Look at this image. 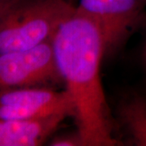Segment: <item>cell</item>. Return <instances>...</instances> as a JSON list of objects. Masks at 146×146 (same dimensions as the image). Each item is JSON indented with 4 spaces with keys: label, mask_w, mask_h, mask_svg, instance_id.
Here are the masks:
<instances>
[{
    "label": "cell",
    "mask_w": 146,
    "mask_h": 146,
    "mask_svg": "<svg viewBox=\"0 0 146 146\" xmlns=\"http://www.w3.org/2000/svg\"><path fill=\"white\" fill-rule=\"evenodd\" d=\"M52 45L84 146L116 145L100 78L105 50L99 29L75 8L58 29Z\"/></svg>",
    "instance_id": "obj_1"
},
{
    "label": "cell",
    "mask_w": 146,
    "mask_h": 146,
    "mask_svg": "<svg viewBox=\"0 0 146 146\" xmlns=\"http://www.w3.org/2000/svg\"><path fill=\"white\" fill-rule=\"evenodd\" d=\"M75 8L69 0H8L0 8V54L52 41Z\"/></svg>",
    "instance_id": "obj_2"
},
{
    "label": "cell",
    "mask_w": 146,
    "mask_h": 146,
    "mask_svg": "<svg viewBox=\"0 0 146 146\" xmlns=\"http://www.w3.org/2000/svg\"><path fill=\"white\" fill-rule=\"evenodd\" d=\"M63 83L52 41L28 50L0 54V92Z\"/></svg>",
    "instance_id": "obj_3"
},
{
    "label": "cell",
    "mask_w": 146,
    "mask_h": 146,
    "mask_svg": "<svg viewBox=\"0 0 146 146\" xmlns=\"http://www.w3.org/2000/svg\"><path fill=\"white\" fill-rule=\"evenodd\" d=\"M145 0H78L76 9L99 29L105 55L116 52L145 18Z\"/></svg>",
    "instance_id": "obj_4"
},
{
    "label": "cell",
    "mask_w": 146,
    "mask_h": 146,
    "mask_svg": "<svg viewBox=\"0 0 146 146\" xmlns=\"http://www.w3.org/2000/svg\"><path fill=\"white\" fill-rule=\"evenodd\" d=\"M67 113L74 116L68 91L53 87L34 86L0 92V120L26 119Z\"/></svg>",
    "instance_id": "obj_5"
},
{
    "label": "cell",
    "mask_w": 146,
    "mask_h": 146,
    "mask_svg": "<svg viewBox=\"0 0 146 146\" xmlns=\"http://www.w3.org/2000/svg\"><path fill=\"white\" fill-rule=\"evenodd\" d=\"M68 116L59 113L36 119L0 120V146L42 145Z\"/></svg>",
    "instance_id": "obj_6"
},
{
    "label": "cell",
    "mask_w": 146,
    "mask_h": 146,
    "mask_svg": "<svg viewBox=\"0 0 146 146\" xmlns=\"http://www.w3.org/2000/svg\"><path fill=\"white\" fill-rule=\"evenodd\" d=\"M119 117L132 142L146 146V99L133 96L126 99L119 107Z\"/></svg>",
    "instance_id": "obj_7"
},
{
    "label": "cell",
    "mask_w": 146,
    "mask_h": 146,
    "mask_svg": "<svg viewBox=\"0 0 146 146\" xmlns=\"http://www.w3.org/2000/svg\"><path fill=\"white\" fill-rule=\"evenodd\" d=\"M49 145L51 146H84L83 141L78 131L72 134H66L52 138Z\"/></svg>",
    "instance_id": "obj_8"
},
{
    "label": "cell",
    "mask_w": 146,
    "mask_h": 146,
    "mask_svg": "<svg viewBox=\"0 0 146 146\" xmlns=\"http://www.w3.org/2000/svg\"><path fill=\"white\" fill-rule=\"evenodd\" d=\"M7 1H8V0H0V8L4 5Z\"/></svg>",
    "instance_id": "obj_9"
},
{
    "label": "cell",
    "mask_w": 146,
    "mask_h": 146,
    "mask_svg": "<svg viewBox=\"0 0 146 146\" xmlns=\"http://www.w3.org/2000/svg\"><path fill=\"white\" fill-rule=\"evenodd\" d=\"M69 1H71V2H72V1H75V0H69Z\"/></svg>",
    "instance_id": "obj_10"
},
{
    "label": "cell",
    "mask_w": 146,
    "mask_h": 146,
    "mask_svg": "<svg viewBox=\"0 0 146 146\" xmlns=\"http://www.w3.org/2000/svg\"><path fill=\"white\" fill-rule=\"evenodd\" d=\"M145 3H146V0H145Z\"/></svg>",
    "instance_id": "obj_11"
}]
</instances>
